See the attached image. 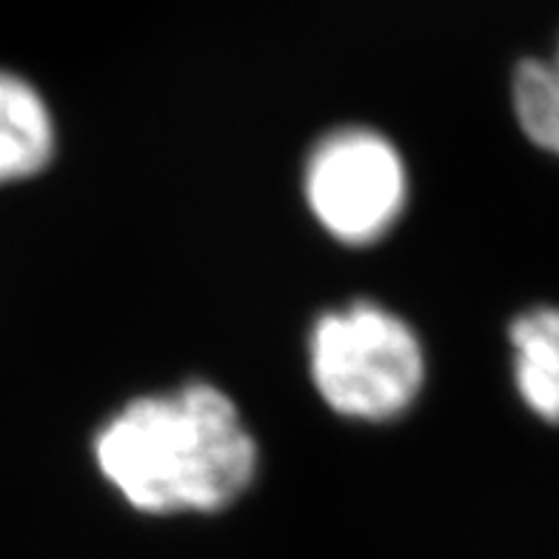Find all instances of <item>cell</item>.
<instances>
[{
  "label": "cell",
  "instance_id": "obj_3",
  "mask_svg": "<svg viewBox=\"0 0 559 559\" xmlns=\"http://www.w3.org/2000/svg\"><path fill=\"white\" fill-rule=\"evenodd\" d=\"M300 192L311 221L334 243H380L403 221L412 175L389 134L371 126H337L309 148Z\"/></svg>",
  "mask_w": 559,
  "mask_h": 559
},
{
  "label": "cell",
  "instance_id": "obj_5",
  "mask_svg": "<svg viewBox=\"0 0 559 559\" xmlns=\"http://www.w3.org/2000/svg\"><path fill=\"white\" fill-rule=\"evenodd\" d=\"M514 389L534 417L559 426V306H534L508 325Z\"/></svg>",
  "mask_w": 559,
  "mask_h": 559
},
{
  "label": "cell",
  "instance_id": "obj_4",
  "mask_svg": "<svg viewBox=\"0 0 559 559\" xmlns=\"http://www.w3.org/2000/svg\"><path fill=\"white\" fill-rule=\"evenodd\" d=\"M55 152L58 120L44 92L23 74L0 69V189L49 169Z\"/></svg>",
  "mask_w": 559,
  "mask_h": 559
},
{
  "label": "cell",
  "instance_id": "obj_6",
  "mask_svg": "<svg viewBox=\"0 0 559 559\" xmlns=\"http://www.w3.org/2000/svg\"><path fill=\"white\" fill-rule=\"evenodd\" d=\"M511 109L525 138L559 157V40L545 58H523L511 78Z\"/></svg>",
  "mask_w": 559,
  "mask_h": 559
},
{
  "label": "cell",
  "instance_id": "obj_2",
  "mask_svg": "<svg viewBox=\"0 0 559 559\" xmlns=\"http://www.w3.org/2000/svg\"><path fill=\"white\" fill-rule=\"evenodd\" d=\"M306 357L317 397L352 423L405 417L426 391V343L403 314L377 300L357 297L317 314Z\"/></svg>",
  "mask_w": 559,
  "mask_h": 559
},
{
  "label": "cell",
  "instance_id": "obj_1",
  "mask_svg": "<svg viewBox=\"0 0 559 559\" xmlns=\"http://www.w3.org/2000/svg\"><path fill=\"white\" fill-rule=\"evenodd\" d=\"M92 463L140 514H217L254 486L260 445L221 385L192 380L126 400L92 437Z\"/></svg>",
  "mask_w": 559,
  "mask_h": 559
}]
</instances>
